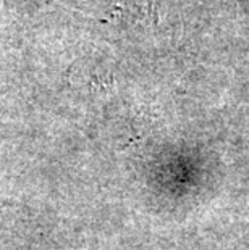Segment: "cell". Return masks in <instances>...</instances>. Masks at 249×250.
I'll use <instances>...</instances> for the list:
<instances>
[{"instance_id":"6da1fadb","label":"cell","mask_w":249,"mask_h":250,"mask_svg":"<svg viewBox=\"0 0 249 250\" xmlns=\"http://www.w3.org/2000/svg\"><path fill=\"white\" fill-rule=\"evenodd\" d=\"M248 5H249V0H248Z\"/></svg>"}]
</instances>
